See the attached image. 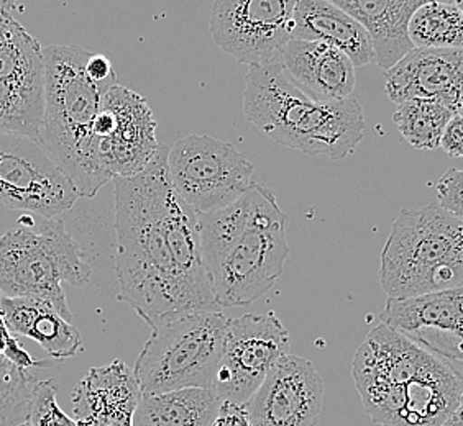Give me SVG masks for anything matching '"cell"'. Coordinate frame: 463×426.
<instances>
[{
    "instance_id": "33",
    "label": "cell",
    "mask_w": 463,
    "mask_h": 426,
    "mask_svg": "<svg viewBox=\"0 0 463 426\" xmlns=\"http://www.w3.org/2000/svg\"><path fill=\"white\" fill-rule=\"evenodd\" d=\"M442 426H463V407L457 410L452 417L447 420Z\"/></svg>"
},
{
    "instance_id": "13",
    "label": "cell",
    "mask_w": 463,
    "mask_h": 426,
    "mask_svg": "<svg viewBox=\"0 0 463 426\" xmlns=\"http://www.w3.org/2000/svg\"><path fill=\"white\" fill-rule=\"evenodd\" d=\"M380 320L450 366L463 381V284L410 299H388Z\"/></svg>"
},
{
    "instance_id": "9",
    "label": "cell",
    "mask_w": 463,
    "mask_h": 426,
    "mask_svg": "<svg viewBox=\"0 0 463 426\" xmlns=\"http://www.w3.org/2000/svg\"><path fill=\"white\" fill-rule=\"evenodd\" d=\"M436 359V356L384 323L370 331L354 357L352 374L374 425H392L406 384Z\"/></svg>"
},
{
    "instance_id": "36",
    "label": "cell",
    "mask_w": 463,
    "mask_h": 426,
    "mask_svg": "<svg viewBox=\"0 0 463 426\" xmlns=\"http://www.w3.org/2000/svg\"><path fill=\"white\" fill-rule=\"evenodd\" d=\"M455 4H457V7H458V9H460V12H462V15H463V0H457V2H455Z\"/></svg>"
},
{
    "instance_id": "21",
    "label": "cell",
    "mask_w": 463,
    "mask_h": 426,
    "mask_svg": "<svg viewBox=\"0 0 463 426\" xmlns=\"http://www.w3.org/2000/svg\"><path fill=\"white\" fill-rule=\"evenodd\" d=\"M0 315L10 333L33 339L56 361L82 351L80 329L45 299L0 297Z\"/></svg>"
},
{
    "instance_id": "32",
    "label": "cell",
    "mask_w": 463,
    "mask_h": 426,
    "mask_svg": "<svg viewBox=\"0 0 463 426\" xmlns=\"http://www.w3.org/2000/svg\"><path fill=\"white\" fill-rule=\"evenodd\" d=\"M213 426H251L245 405H239L233 402H222L219 415Z\"/></svg>"
},
{
    "instance_id": "31",
    "label": "cell",
    "mask_w": 463,
    "mask_h": 426,
    "mask_svg": "<svg viewBox=\"0 0 463 426\" xmlns=\"http://www.w3.org/2000/svg\"><path fill=\"white\" fill-rule=\"evenodd\" d=\"M86 71L90 78L100 84H117L116 71L108 56L99 53H90L86 62Z\"/></svg>"
},
{
    "instance_id": "35",
    "label": "cell",
    "mask_w": 463,
    "mask_h": 426,
    "mask_svg": "<svg viewBox=\"0 0 463 426\" xmlns=\"http://www.w3.org/2000/svg\"><path fill=\"white\" fill-rule=\"evenodd\" d=\"M5 331H9V329H7V327H5L4 319H2V315H0V333H5Z\"/></svg>"
},
{
    "instance_id": "1",
    "label": "cell",
    "mask_w": 463,
    "mask_h": 426,
    "mask_svg": "<svg viewBox=\"0 0 463 426\" xmlns=\"http://www.w3.org/2000/svg\"><path fill=\"white\" fill-rule=\"evenodd\" d=\"M160 146L135 178L114 179L118 301L150 327L183 311L222 310L204 266L197 213L178 196Z\"/></svg>"
},
{
    "instance_id": "38",
    "label": "cell",
    "mask_w": 463,
    "mask_h": 426,
    "mask_svg": "<svg viewBox=\"0 0 463 426\" xmlns=\"http://www.w3.org/2000/svg\"><path fill=\"white\" fill-rule=\"evenodd\" d=\"M460 407H463V392H462V397H460Z\"/></svg>"
},
{
    "instance_id": "12",
    "label": "cell",
    "mask_w": 463,
    "mask_h": 426,
    "mask_svg": "<svg viewBox=\"0 0 463 426\" xmlns=\"http://www.w3.org/2000/svg\"><path fill=\"white\" fill-rule=\"evenodd\" d=\"M289 341V331L273 311L227 320L222 359L213 384L217 397L245 405L278 359L288 355Z\"/></svg>"
},
{
    "instance_id": "19",
    "label": "cell",
    "mask_w": 463,
    "mask_h": 426,
    "mask_svg": "<svg viewBox=\"0 0 463 426\" xmlns=\"http://www.w3.org/2000/svg\"><path fill=\"white\" fill-rule=\"evenodd\" d=\"M294 40L324 42L347 54L355 68L376 62L372 36L358 20L330 0H298Z\"/></svg>"
},
{
    "instance_id": "34",
    "label": "cell",
    "mask_w": 463,
    "mask_h": 426,
    "mask_svg": "<svg viewBox=\"0 0 463 426\" xmlns=\"http://www.w3.org/2000/svg\"><path fill=\"white\" fill-rule=\"evenodd\" d=\"M17 0H0V7H5V9H10V7H14V4H15Z\"/></svg>"
},
{
    "instance_id": "5",
    "label": "cell",
    "mask_w": 463,
    "mask_h": 426,
    "mask_svg": "<svg viewBox=\"0 0 463 426\" xmlns=\"http://www.w3.org/2000/svg\"><path fill=\"white\" fill-rule=\"evenodd\" d=\"M227 320L222 310H191L155 325L135 363L140 394L213 389L222 359Z\"/></svg>"
},
{
    "instance_id": "24",
    "label": "cell",
    "mask_w": 463,
    "mask_h": 426,
    "mask_svg": "<svg viewBox=\"0 0 463 426\" xmlns=\"http://www.w3.org/2000/svg\"><path fill=\"white\" fill-rule=\"evenodd\" d=\"M0 79L45 80L43 46L0 7Z\"/></svg>"
},
{
    "instance_id": "17",
    "label": "cell",
    "mask_w": 463,
    "mask_h": 426,
    "mask_svg": "<svg viewBox=\"0 0 463 426\" xmlns=\"http://www.w3.org/2000/svg\"><path fill=\"white\" fill-rule=\"evenodd\" d=\"M71 399L80 426H134L142 394L134 369L117 359L92 367L74 387Z\"/></svg>"
},
{
    "instance_id": "8",
    "label": "cell",
    "mask_w": 463,
    "mask_h": 426,
    "mask_svg": "<svg viewBox=\"0 0 463 426\" xmlns=\"http://www.w3.org/2000/svg\"><path fill=\"white\" fill-rule=\"evenodd\" d=\"M166 164L175 190L197 215L233 204L253 184L251 161L209 134H189L175 143Z\"/></svg>"
},
{
    "instance_id": "22",
    "label": "cell",
    "mask_w": 463,
    "mask_h": 426,
    "mask_svg": "<svg viewBox=\"0 0 463 426\" xmlns=\"http://www.w3.org/2000/svg\"><path fill=\"white\" fill-rule=\"evenodd\" d=\"M221 405L214 389L201 387L142 395L134 426H213Z\"/></svg>"
},
{
    "instance_id": "37",
    "label": "cell",
    "mask_w": 463,
    "mask_h": 426,
    "mask_svg": "<svg viewBox=\"0 0 463 426\" xmlns=\"http://www.w3.org/2000/svg\"><path fill=\"white\" fill-rule=\"evenodd\" d=\"M15 426H33L32 425V423H30V421H22V423H18V425H15Z\"/></svg>"
},
{
    "instance_id": "6",
    "label": "cell",
    "mask_w": 463,
    "mask_h": 426,
    "mask_svg": "<svg viewBox=\"0 0 463 426\" xmlns=\"http://www.w3.org/2000/svg\"><path fill=\"white\" fill-rule=\"evenodd\" d=\"M92 269L62 220L46 218L40 230L20 227L0 236V297H38L68 321L72 313L62 282L82 287Z\"/></svg>"
},
{
    "instance_id": "4",
    "label": "cell",
    "mask_w": 463,
    "mask_h": 426,
    "mask_svg": "<svg viewBox=\"0 0 463 426\" xmlns=\"http://www.w3.org/2000/svg\"><path fill=\"white\" fill-rule=\"evenodd\" d=\"M388 299H410L463 284V220L439 204L402 210L382 253Z\"/></svg>"
},
{
    "instance_id": "20",
    "label": "cell",
    "mask_w": 463,
    "mask_h": 426,
    "mask_svg": "<svg viewBox=\"0 0 463 426\" xmlns=\"http://www.w3.org/2000/svg\"><path fill=\"white\" fill-rule=\"evenodd\" d=\"M368 30L373 42L376 64L390 69L414 48L408 36L412 14L429 2L457 0H330Z\"/></svg>"
},
{
    "instance_id": "30",
    "label": "cell",
    "mask_w": 463,
    "mask_h": 426,
    "mask_svg": "<svg viewBox=\"0 0 463 426\" xmlns=\"http://www.w3.org/2000/svg\"><path fill=\"white\" fill-rule=\"evenodd\" d=\"M440 148L454 156V158H463V116L455 114L450 122L447 124L446 132L442 134Z\"/></svg>"
},
{
    "instance_id": "28",
    "label": "cell",
    "mask_w": 463,
    "mask_h": 426,
    "mask_svg": "<svg viewBox=\"0 0 463 426\" xmlns=\"http://www.w3.org/2000/svg\"><path fill=\"white\" fill-rule=\"evenodd\" d=\"M58 382L54 379L38 381L30 407L28 421L33 426H80L76 420L68 417L56 400Z\"/></svg>"
},
{
    "instance_id": "23",
    "label": "cell",
    "mask_w": 463,
    "mask_h": 426,
    "mask_svg": "<svg viewBox=\"0 0 463 426\" xmlns=\"http://www.w3.org/2000/svg\"><path fill=\"white\" fill-rule=\"evenodd\" d=\"M45 80L0 79V134L42 138Z\"/></svg>"
},
{
    "instance_id": "26",
    "label": "cell",
    "mask_w": 463,
    "mask_h": 426,
    "mask_svg": "<svg viewBox=\"0 0 463 426\" xmlns=\"http://www.w3.org/2000/svg\"><path fill=\"white\" fill-rule=\"evenodd\" d=\"M414 48H463V15L457 4L429 2L408 23Z\"/></svg>"
},
{
    "instance_id": "29",
    "label": "cell",
    "mask_w": 463,
    "mask_h": 426,
    "mask_svg": "<svg viewBox=\"0 0 463 426\" xmlns=\"http://www.w3.org/2000/svg\"><path fill=\"white\" fill-rule=\"evenodd\" d=\"M439 205L463 220V169H449L437 182Z\"/></svg>"
},
{
    "instance_id": "25",
    "label": "cell",
    "mask_w": 463,
    "mask_h": 426,
    "mask_svg": "<svg viewBox=\"0 0 463 426\" xmlns=\"http://www.w3.org/2000/svg\"><path fill=\"white\" fill-rule=\"evenodd\" d=\"M454 116V110L440 102L412 98L398 104L392 122L411 146L422 152H437L447 124Z\"/></svg>"
},
{
    "instance_id": "16",
    "label": "cell",
    "mask_w": 463,
    "mask_h": 426,
    "mask_svg": "<svg viewBox=\"0 0 463 426\" xmlns=\"http://www.w3.org/2000/svg\"><path fill=\"white\" fill-rule=\"evenodd\" d=\"M384 90L396 106L412 98H428L460 114L463 48H412L384 71Z\"/></svg>"
},
{
    "instance_id": "39",
    "label": "cell",
    "mask_w": 463,
    "mask_h": 426,
    "mask_svg": "<svg viewBox=\"0 0 463 426\" xmlns=\"http://www.w3.org/2000/svg\"><path fill=\"white\" fill-rule=\"evenodd\" d=\"M460 114H462V116H463V108H462V110H460Z\"/></svg>"
},
{
    "instance_id": "18",
    "label": "cell",
    "mask_w": 463,
    "mask_h": 426,
    "mask_svg": "<svg viewBox=\"0 0 463 426\" xmlns=\"http://www.w3.org/2000/svg\"><path fill=\"white\" fill-rule=\"evenodd\" d=\"M279 64L296 88L317 102L345 100L355 90V64L339 48L324 42L293 38Z\"/></svg>"
},
{
    "instance_id": "27",
    "label": "cell",
    "mask_w": 463,
    "mask_h": 426,
    "mask_svg": "<svg viewBox=\"0 0 463 426\" xmlns=\"http://www.w3.org/2000/svg\"><path fill=\"white\" fill-rule=\"evenodd\" d=\"M36 379L32 369L20 367L0 356V426H15L27 421Z\"/></svg>"
},
{
    "instance_id": "7",
    "label": "cell",
    "mask_w": 463,
    "mask_h": 426,
    "mask_svg": "<svg viewBox=\"0 0 463 426\" xmlns=\"http://www.w3.org/2000/svg\"><path fill=\"white\" fill-rule=\"evenodd\" d=\"M289 251L286 215L271 194L253 222L223 249L209 274L217 305L227 309L259 301L283 274Z\"/></svg>"
},
{
    "instance_id": "2",
    "label": "cell",
    "mask_w": 463,
    "mask_h": 426,
    "mask_svg": "<svg viewBox=\"0 0 463 426\" xmlns=\"http://www.w3.org/2000/svg\"><path fill=\"white\" fill-rule=\"evenodd\" d=\"M243 112L268 138L307 156L344 160L355 152L365 134L358 100L317 102L307 97L279 62L250 68Z\"/></svg>"
},
{
    "instance_id": "15",
    "label": "cell",
    "mask_w": 463,
    "mask_h": 426,
    "mask_svg": "<svg viewBox=\"0 0 463 426\" xmlns=\"http://www.w3.org/2000/svg\"><path fill=\"white\" fill-rule=\"evenodd\" d=\"M114 114V130L99 143L100 164L109 178H135L150 166L160 150L156 120L146 98L116 84L104 96Z\"/></svg>"
},
{
    "instance_id": "11",
    "label": "cell",
    "mask_w": 463,
    "mask_h": 426,
    "mask_svg": "<svg viewBox=\"0 0 463 426\" xmlns=\"http://www.w3.org/2000/svg\"><path fill=\"white\" fill-rule=\"evenodd\" d=\"M78 199L71 181L42 143L20 134H0V204L56 218L71 210Z\"/></svg>"
},
{
    "instance_id": "10",
    "label": "cell",
    "mask_w": 463,
    "mask_h": 426,
    "mask_svg": "<svg viewBox=\"0 0 463 426\" xmlns=\"http://www.w3.org/2000/svg\"><path fill=\"white\" fill-rule=\"evenodd\" d=\"M298 0H214L209 30L215 45L250 68L279 62L293 40Z\"/></svg>"
},
{
    "instance_id": "3",
    "label": "cell",
    "mask_w": 463,
    "mask_h": 426,
    "mask_svg": "<svg viewBox=\"0 0 463 426\" xmlns=\"http://www.w3.org/2000/svg\"><path fill=\"white\" fill-rule=\"evenodd\" d=\"M90 54L78 46L43 48L45 114L40 138L56 166L71 181L78 196L88 199L112 181L100 164L92 126L104 96L116 86L90 79L86 71Z\"/></svg>"
},
{
    "instance_id": "14",
    "label": "cell",
    "mask_w": 463,
    "mask_h": 426,
    "mask_svg": "<svg viewBox=\"0 0 463 426\" xmlns=\"http://www.w3.org/2000/svg\"><path fill=\"white\" fill-rule=\"evenodd\" d=\"M324 403V382L311 361L279 357L259 391L245 403L251 426H316Z\"/></svg>"
}]
</instances>
